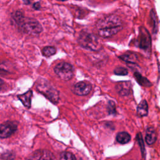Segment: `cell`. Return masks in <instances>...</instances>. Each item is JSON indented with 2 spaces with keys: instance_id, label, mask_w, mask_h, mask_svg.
Segmentation results:
<instances>
[{
  "instance_id": "26",
  "label": "cell",
  "mask_w": 160,
  "mask_h": 160,
  "mask_svg": "<svg viewBox=\"0 0 160 160\" xmlns=\"http://www.w3.org/2000/svg\"><path fill=\"white\" fill-rule=\"evenodd\" d=\"M3 84H4V81H2V79H1L0 78V90L1 89V88H2V86H3Z\"/></svg>"
},
{
  "instance_id": "13",
  "label": "cell",
  "mask_w": 160,
  "mask_h": 160,
  "mask_svg": "<svg viewBox=\"0 0 160 160\" xmlns=\"http://www.w3.org/2000/svg\"><path fill=\"white\" fill-rule=\"evenodd\" d=\"M119 58L127 62V64H136L138 60V55L131 51H128L121 55Z\"/></svg>"
},
{
  "instance_id": "3",
  "label": "cell",
  "mask_w": 160,
  "mask_h": 160,
  "mask_svg": "<svg viewBox=\"0 0 160 160\" xmlns=\"http://www.w3.org/2000/svg\"><path fill=\"white\" fill-rule=\"evenodd\" d=\"M16 25L21 31L29 35L39 34L42 31V27L39 22L31 18L24 17Z\"/></svg>"
},
{
  "instance_id": "27",
  "label": "cell",
  "mask_w": 160,
  "mask_h": 160,
  "mask_svg": "<svg viewBox=\"0 0 160 160\" xmlns=\"http://www.w3.org/2000/svg\"><path fill=\"white\" fill-rule=\"evenodd\" d=\"M24 2L26 3V4H29L30 1H24Z\"/></svg>"
},
{
  "instance_id": "12",
  "label": "cell",
  "mask_w": 160,
  "mask_h": 160,
  "mask_svg": "<svg viewBox=\"0 0 160 160\" xmlns=\"http://www.w3.org/2000/svg\"><path fill=\"white\" fill-rule=\"evenodd\" d=\"M32 96V91L31 90H29L22 94L18 95V98L21 101V102L26 108H29L31 107Z\"/></svg>"
},
{
  "instance_id": "8",
  "label": "cell",
  "mask_w": 160,
  "mask_h": 160,
  "mask_svg": "<svg viewBox=\"0 0 160 160\" xmlns=\"http://www.w3.org/2000/svg\"><path fill=\"white\" fill-rule=\"evenodd\" d=\"M26 160H57L54 154L47 149H38L33 152Z\"/></svg>"
},
{
  "instance_id": "10",
  "label": "cell",
  "mask_w": 160,
  "mask_h": 160,
  "mask_svg": "<svg viewBox=\"0 0 160 160\" xmlns=\"http://www.w3.org/2000/svg\"><path fill=\"white\" fill-rule=\"evenodd\" d=\"M131 82L130 81L119 82L116 85V89L118 94L122 96H128L131 91Z\"/></svg>"
},
{
  "instance_id": "14",
  "label": "cell",
  "mask_w": 160,
  "mask_h": 160,
  "mask_svg": "<svg viewBox=\"0 0 160 160\" xmlns=\"http://www.w3.org/2000/svg\"><path fill=\"white\" fill-rule=\"evenodd\" d=\"M134 77L136 79V81L139 84L144 87H150L152 86V83L145 77L142 76L139 72L136 71L134 73Z\"/></svg>"
},
{
  "instance_id": "21",
  "label": "cell",
  "mask_w": 160,
  "mask_h": 160,
  "mask_svg": "<svg viewBox=\"0 0 160 160\" xmlns=\"http://www.w3.org/2000/svg\"><path fill=\"white\" fill-rule=\"evenodd\" d=\"M108 111L109 114H112V115L116 114V104H115V102L112 100H110L108 102Z\"/></svg>"
},
{
  "instance_id": "16",
  "label": "cell",
  "mask_w": 160,
  "mask_h": 160,
  "mask_svg": "<svg viewBox=\"0 0 160 160\" xmlns=\"http://www.w3.org/2000/svg\"><path fill=\"white\" fill-rule=\"evenodd\" d=\"M131 140V136L127 132H120L116 135V141L120 144H126Z\"/></svg>"
},
{
  "instance_id": "24",
  "label": "cell",
  "mask_w": 160,
  "mask_h": 160,
  "mask_svg": "<svg viewBox=\"0 0 160 160\" xmlns=\"http://www.w3.org/2000/svg\"><path fill=\"white\" fill-rule=\"evenodd\" d=\"M9 73V71L7 69L5 68V66L0 62V74H6Z\"/></svg>"
},
{
  "instance_id": "23",
  "label": "cell",
  "mask_w": 160,
  "mask_h": 160,
  "mask_svg": "<svg viewBox=\"0 0 160 160\" xmlns=\"http://www.w3.org/2000/svg\"><path fill=\"white\" fill-rule=\"evenodd\" d=\"M14 158V156L12 152H6L2 155L0 160H12Z\"/></svg>"
},
{
  "instance_id": "22",
  "label": "cell",
  "mask_w": 160,
  "mask_h": 160,
  "mask_svg": "<svg viewBox=\"0 0 160 160\" xmlns=\"http://www.w3.org/2000/svg\"><path fill=\"white\" fill-rule=\"evenodd\" d=\"M137 139H138V143H139V144L140 146V148L141 149L142 152L143 153L144 151V141L142 139V137L141 133H138L137 134Z\"/></svg>"
},
{
  "instance_id": "15",
  "label": "cell",
  "mask_w": 160,
  "mask_h": 160,
  "mask_svg": "<svg viewBox=\"0 0 160 160\" xmlns=\"http://www.w3.org/2000/svg\"><path fill=\"white\" fill-rule=\"evenodd\" d=\"M137 113L140 117H143L148 115V104L145 99L141 101L138 104L137 108Z\"/></svg>"
},
{
  "instance_id": "4",
  "label": "cell",
  "mask_w": 160,
  "mask_h": 160,
  "mask_svg": "<svg viewBox=\"0 0 160 160\" xmlns=\"http://www.w3.org/2000/svg\"><path fill=\"white\" fill-rule=\"evenodd\" d=\"M78 41L81 47L88 50L96 51L102 48V45L99 38L92 33L84 31L81 32Z\"/></svg>"
},
{
  "instance_id": "5",
  "label": "cell",
  "mask_w": 160,
  "mask_h": 160,
  "mask_svg": "<svg viewBox=\"0 0 160 160\" xmlns=\"http://www.w3.org/2000/svg\"><path fill=\"white\" fill-rule=\"evenodd\" d=\"M54 71L60 79L67 81L72 78L74 73V68L70 63L61 62L54 67Z\"/></svg>"
},
{
  "instance_id": "6",
  "label": "cell",
  "mask_w": 160,
  "mask_h": 160,
  "mask_svg": "<svg viewBox=\"0 0 160 160\" xmlns=\"http://www.w3.org/2000/svg\"><path fill=\"white\" fill-rule=\"evenodd\" d=\"M139 32L138 39V47L147 54H150L151 51V38L148 31L144 27H140Z\"/></svg>"
},
{
  "instance_id": "7",
  "label": "cell",
  "mask_w": 160,
  "mask_h": 160,
  "mask_svg": "<svg viewBox=\"0 0 160 160\" xmlns=\"http://www.w3.org/2000/svg\"><path fill=\"white\" fill-rule=\"evenodd\" d=\"M18 129V124L14 121H8L0 125V138H7L13 134Z\"/></svg>"
},
{
  "instance_id": "11",
  "label": "cell",
  "mask_w": 160,
  "mask_h": 160,
  "mask_svg": "<svg viewBox=\"0 0 160 160\" xmlns=\"http://www.w3.org/2000/svg\"><path fill=\"white\" fill-rule=\"evenodd\" d=\"M156 132L154 128L152 126L148 127L146 130L145 141L148 145L153 144L156 141Z\"/></svg>"
},
{
  "instance_id": "17",
  "label": "cell",
  "mask_w": 160,
  "mask_h": 160,
  "mask_svg": "<svg viewBox=\"0 0 160 160\" xmlns=\"http://www.w3.org/2000/svg\"><path fill=\"white\" fill-rule=\"evenodd\" d=\"M150 17L151 19L152 20V32L153 34H156L158 30V18L156 14V12L153 9L151 10L150 12Z\"/></svg>"
},
{
  "instance_id": "18",
  "label": "cell",
  "mask_w": 160,
  "mask_h": 160,
  "mask_svg": "<svg viewBox=\"0 0 160 160\" xmlns=\"http://www.w3.org/2000/svg\"><path fill=\"white\" fill-rule=\"evenodd\" d=\"M56 52V49L53 46H46L42 50V55L45 57H49Z\"/></svg>"
},
{
  "instance_id": "9",
  "label": "cell",
  "mask_w": 160,
  "mask_h": 160,
  "mask_svg": "<svg viewBox=\"0 0 160 160\" xmlns=\"http://www.w3.org/2000/svg\"><path fill=\"white\" fill-rule=\"evenodd\" d=\"M92 89V85L86 81L78 82L74 84L72 91L74 94L78 96H86L88 94Z\"/></svg>"
},
{
  "instance_id": "20",
  "label": "cell",
  "mask_w": 160,
  "mask_h": 160,
  "mask_svg": "<svg viewBox=\"0 0 160 160\" xmlns=\"http://www.w3.org/2000/svg\"><path fill=\"white\" fill-rule=\"evenodd\" d=\"M114 73L118 76H126L128 74V71L124 67H117L114 69Z\"/></svg>"
},
{
  "instance_id": "2",
  "label": "cell",
  "mask_w": 160,
  "mask_h": 160,
  "mask_svg": "<svg viewBox=\"0 0 160 160\" xmlns=\"http://www.w3.org/2000/svg\"><path fill=\"white\" fill-rule=\"evenodd\" d=\"M37 90L54 104L58 103L59 92L47 79L40 78L36 83Z\"/></svg>"
},
{
  "instance_id": "25",
  "label": "cell",
  "mask_w": 160,
  "mask_h": 160,
  "mask_svg": "<svg viewBox=\"0 0 160 160\" xmlns=\"http://www.w3.org/2000/svg\"><path fill=\"white\" fill-rule=\"evenodd\" d=\"M32 8L34 9H36V10H39L41 8V4H40V3L39 2H36L33 4Z\"/></svg>"
},
{
  "instance_id": "1",
  "label": "cell",
  "mask_w": 160,
  "mask_h": 160,
  "mask_svg": "<svg viewBox=\"0 0 160 160\" xmlns=\"http://www.w3.org/2000/svg\"><path fill=\"white\" fill-rule=\"evenodd\" d=\"M99 36L110 38L122 29V24L120 18L114 14H110L98 20L96 24Z\"/></svg>"
},
{
  "instance_id": "19",
  "label": "cell",
  "mask_w": 160,
  "mask_h": 160,
  "mask_svg": "<svg viewBox=\"0 0 160 160\" xmlns=\"http://www.w3.org/2000/svg\"><path fill=\"white\" fill-rule=\"evenodd\" d=\"M60 160H76V158L72 152L64 151L60 154Z\"/></svg>"
}]
</instances>
